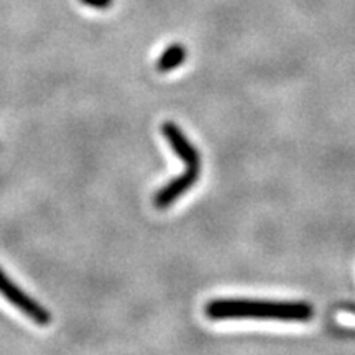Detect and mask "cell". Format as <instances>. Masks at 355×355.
I'll return each mask as SVG.
<instances>
[{"mask_svg": "<svg viewBox=\"0 0 355 355\" xmlns=\"http://www.w3.org/2000/svg\"><path fill=\"white\" fill-rule=\"evenodd\" d=\"M162 133L168 144L176 153V157L181 159L188 168H201V155L194 145L188 140V137L181 132V128L173 122H165L162 125Z\"/></svg>", "mask_w": 355, "mask_h": 355, "instance_id": "obj_3", "label": "cell"}, {"mask_svg": "<svg viewBox=\"0 0 355 355\" xmlns=\"http://www.w3.org/2000/svg\"><path fill=\"white\" fill-rule=\"evenodd\" d=\"M186 58H188V50H186L183 44H170L157 61V69L159 73H170V71L176 69L181 63H184Z\"/></svg>", "mask_w": 355, "mask_h": 355, "instance_id": "obj_5", "label": "cell"}, {"mask_svg": "<svg viewBox=\"0 0 355 355\" xmlns=\"http://www.w3.org/2000/svg\"><path fill=\"white\" fill-rule=\"evenodd\" d=\"M198 180H199V168H188L183 175L175 178V180H171L170 183L163 186V188L155 194L153 198L155 207H158V209H165V207L171 206L178 198L183 196L184 193H188V191L198 183Z\"/></svg>", "mask_w": 355, "mask_h": 355, "instance_id": "obj_4", "label": "cell"}, {"mask_svg": "<svg viewBox=\"0 0 355 355\" xmlns=\"http://www.w3.org/2000/svg\"><path fill=\"white\" fill-rule=\"evenodd\" d=\"M204 313L214 321L227 319H265V321L306 322L313 318L314 309L309 303L301 301H261L242 298L212 300L206 304Z\"/></svg>", "mask_w": 355, "mask_h": 355, "instance_id": "obj_1", "label": "cell"}, {"mask_svg": "<svg viewBox=\"0 0 355 355\" xmlns=\"http://www.w3.org/2000/svg\"><path fill=\"white\" fill-rule=\"evenodd\" d=\"M0 295L6 298L12 306H15L24 316L32 319L38 326H48L51 322V314L48 309H44L42 304L37 303L33 298H30L26 293L20 290L10 278L7 277L6 272L0 268Z\"/></svg>", "mask_w": 355, "mask_h": 355, "instance_id": "obj_2", "label": "cell"}, {"mask_svg": "<svg viewBox=\"0 0 355 355\" xmlns=\"http://www.w3.org/2000/svg\"><path fill=\"white\" fill-rule=\"evenodd\" d=\"M83 6L97 8V10H105V8L112 7L114 0H79Z\"/></svg>", "mask_w": 355, "mask_h": 355, "instance_id": "obj_6", "label": "cell"}]
</instances>
